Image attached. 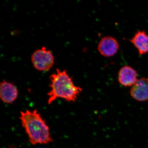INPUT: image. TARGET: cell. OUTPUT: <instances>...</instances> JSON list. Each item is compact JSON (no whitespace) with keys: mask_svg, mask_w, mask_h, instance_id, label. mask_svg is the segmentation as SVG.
<instances>
[{"mask_svg":"<svg viewBox=\"0 0 148 148\" xmlns=\"http://www.w3.org/2000/svg\"><path fill=\"white\" fill-rule=\"evenodd\" d=\"M19 119L32 145H47L53 142L50 128L36 109L21 111Z\"/></svg>","mask_w":148,"mask_h":148,"instance_id":"1","label":"cell"},{"mask_svg":"<svg viewBox=\"0 0 148 148\" xmlns=\"http://www.w3.org/2000/svg\"><path fill=\"white\" fill-rule=\"evenodd\" d=\"M50 90L47 93V103L50 105L58 98L69 102H75L82 89L74 84L73 78L66 70L57 69L49 77Z\"/></svg>","mask_w":148,"mask_h":148,"instance_id":"2","label":"cell"},{"mask_svg":"<svg viewBox=\"0 0 148 148\" xmlns=\"http://www.w3.org/2000/svg\"><path fill=\"white\" fill-rule=\"evenodd\" d=\"M33 67L39 71H47L54 65L55 60L53 53L45 47L35 51L31 56Z\"/></svg>","mask_w":148,"mask_h":148,"instance_id":"3","label":"cell"},{"mask_svg":"<svg viewBox=\"0 0 148 148\" xmlns=\"http://www.w3.org/2000/svg\"><path fill=\"white\" fill-rule=\"evenodd\" d=\"M18 90L13 83L3 80L0 84V98L3 103L13 104L17 100Z\"/></svg>","mask_w":148,"mask_h":148,"instance_id":"4","label":"cell"},{"mask_svg":"<svg viewBox=\"0 0 148 148\" xmlns=\"http://www.w3.org/2000/svg\"><path fill=\"white\" fill-rule=\"evenodd\" d=\"M118 42L112 36L103 37L98 43V50L101 55L109 57L116 54L119 49Z\"/></svg>","mask_w":148,"mask_h":148,"instance_id":"5","label":"cell"},{"mask_svg":"<svg viewBox=\"0 0 148 148\" xmlns=\"http://www.w3.org/2000/svg\"><path fill=\"white\" fill-rule=\"evenodd\" d=\"M130 94L133 99L139 102L148 101V79L144 77L138 79L131 87Z\"/></svg>","mask_w":148,"mask_h":148,"instance_id":"6","label":"cell"},{"mask_svg":"<svg viewBox=\"0 0 148 148\" xmlns=\"http://www.w3.org/2000/svg\"><path fill=\"white\" fill-rule=\"evenodd\" d=\"M138 73L131 66H125L120 69L118 76L119 82L125 87L132 86L138 81Z\"/></svg>","mask_w":148,"mask_h":148,"instance_id":"7","label":"cell"},{"mask_svg":"<svg viewBox=\"0 0 148 148\" xmlns=\"http://www.w3.org/2000/svg\"><path fill=\"white\" fill-rule=\"evenodd\" d=\"M130 41L138 49L140 55L148 53V35L145 31L138 30Z\"/></svg>","mask_w":148,"mask_h":148,"instance_id":"8","label":"cell"}]
</instances>
